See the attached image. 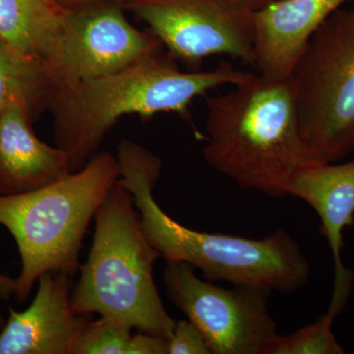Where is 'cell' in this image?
<instances>
[{
	"mask_svg": "<svg viewBox=\"0 0 354 354\" xmlns=\"http://www.w3.org/2000/svg\"><path fill=\"white\" fill-rule=\"evenodd\" d=\"M116 157L95 153L80 171L38 190L0 196V225L17 244L21 272L15 297L23 304L46 272L72 278L80 269L84 237L109 191L120 179Z\"/></svg>",
	"mask_w": 354,
	"mask_h": 354,
	"instance_id": "5b68a950",
	"label": "cell"
},
{
	"mask_svg": "<svg viewBox=\"0 0 354 354\" xmlns=\"http://www.w3.org/2000/svg\"><path fill=\"white\" fill-rule=\"evenodd\" d=\"M290 196L307 203L321 221V234L329 242L335 261V288L332 302L344 307L353 274L342 262V232L354 225V158L349 162L312 164L298 172Z\"/></svg>",
	"mask_w": 354,
	"mask_h": 354,
	"instance_id": "7c38bea8",
	"label": "cell"
},
{
	"mask_svg": "<svg viewBox=\"0 0 354 354\" xmlns=\"http://www.w3.org/2000/svg\"><path fill=\"white\" fill-rule=\"evenodd\" d=\"M167 354H211V351L201 330L190 320H180L169 339Z\"/></svg>",
	"mask_w": 354,
	"mask_h": 354,
	"instance_id": "ac0fdd59",
	"label": "cell"
},
{
	"mask_svg": "<svg viewBox=\"0 0 354 354\" xmlns=\"http://www.w3.org/2000/svg\"><path fill=\"white\" fill-rule=\"evenodd\" d=\"M158 258L142 230L131 193L118 180L95 216L90 252L72 290V310L169 339L176 322L153 279Z\"/></svg>",
	"mask_w": 354,
	"mask_h": 354,
	"instance_id": "277c9868",
	"label": "cell"
},
{
	"mask_svg": "<svg viewBox=\"0 0 354 354\" xmlns=\"http://www.w3.org/2000/svg\"><path fill=\"white\" fill-rule=\"evenodd\" d=\"M124 8L193 71L215 55L255 64L256 10L245 0H127Z\"/></svg>",
	"mask_w": 354,
	"mask_h": 354,
	"instance_id": "ba28073f",
	"label": "cell"
},
{
	"mask_svg": "<svg viewBox=\"0 0 354 354\" xmlns=\"http://www.w3.org/2000/svg\"><path fill=\"white\" fill-rule=\"evenodd\" d=\"M252 75L230 65L183 72L174 58L160 51L111 75L62 84L50 108L55 145L66 153L71 172L80 171L123 116L137 114L148 120L157 113H176L188 118L195 97Z\"/></svg>",
	"mask_w": 354,
	"mask_h": 354,
	"instance_id": "7a4b0ae2",
	"label": "cell"
},
{
	"mask_svg": "<svg viewBox=\"0 0 354 354\" xmlns=\"http://www.w3.org/2000/svg\"><path fill=\"white\" fill-rule=\"evenodd\" d=\"M29 114L11 106L0 115V196H17L71 174L62 149L35 134Z\"/></svg>",
	"mask_w": 354,
	"mask_h": 354,
	"instance_id": "4fadbf2b",
	"label": "cell"
},
{
	"mask_svg": "<svg viewBox=\"0 0 354 354\" xmlns=\"http://www.w3.org/2000/svg\"><path fill=\"white\" fill-rule=\"evenodd\" d=\"M288 81L311 162L354 152V10L337 9L323 23Z\"/></svg>",
	"mask_w": 354,
	"mask_h": 354,
	"instance_id": "8992f818",
	"label": "cell"
},
{
	"mask_svg": "<svg viewBox=\"0 0 354 354\" xmlns=\"http://www.w3.org/2000/svg\"><path fill=\"white\" fill-rule=\"evenodd\" d=\"M31 305L10 309L0 333V354H78L91 315L72 310L73 278L46 272Z\"/></svg>",
	"mask_w": 354,
	"mask_h": 354,
	"instance_id": "30bf717a",
	"label": "cell"
},
{
	"mask_svg": "<svg viewBox=\"0 0 354 354\" xmlns=\"http://www.w3.org/2000/svg\"><path fill=\"white\" fill-rule=\"evenodd\" d=\"M348 0H274L254 14L255 64L261 76L290 79L307 44Z\"/></svg>",
	"mask_w": 354,
	"mask_h": 354,
	"instance_id": "8fae6325",
	"label": "cell"
},
{
	"mask_svg": "<svg viewBox=\"0 0 354 354\" xmlns=\"http://www.w3.org/2000/svg\"><path fill=\"white\" fill-rule=\"evenodd\" d=\"M104 1H118L122 2L124 4L127 0H58V2L65 8H74V7L87 6V4Z\"/></svg>",
	"mask_w": 354,
	"mask_h": 354,
	"instance_id": "d6986e66",
	"label": "cell"
},
{
	"mask_svg": "<svg viewBox=\"0 0 354 354\" xmlns=\"http://www.w3.org/2000/svg\"><path fill=\"white\" fill-rule=\"evenodd\" d=\"M65 10L58 0H0V39L50 70L59 48Z\"/></svg>",
	"mask_w": 354,
	"mask_h": 354,
	"instance_id": "5bb4252c",
	"label": "cell"
},
{
	"mask_svg": "<svg viewBox=\"0 0 354 354\" xmlns=\"http://www.w3.org/2000/svg\"><path fill=\"white\" fill-rule=\"evenodd\" d=\"M118 183L131 193L144 234L165 262L187 263L209 281L281 293L304 288L311 268L297 242L283 230L262 239L198 232L165 214L153 196L162 162L145 147L122 140Z\"/></svg>",
	"mask_w": 354,
	"mask_h": 354,
	"instance_id": "6da1fadb",
	"label": "cell"
},
{
	"mask_svg": "<svg viewBox=\"0 0 354 354\" xmlns=\"http://www.w3.org/2000/svg\"><path fill=\"white\" fill-rule=\"evenodd\" d=\"M247 3L250 4L251 6L255 9L256 11L263 8V7L268 6V4L272 3L274 0H245Z\"/></svg>",
	"mask_w": 354,
	"mask_h": 354,
	"instance_id": "ffe728a7",
	"label": "cell"
},
{
	"mask_svg": "<svg viewBox=\"0 0 354 354\" xmlns=\"http://www.w3.org/2000/svg\"><path fill=\"white\" fill-rule=\"evenodd\" d=\"M335 310L329 311L315 323L288 335H279L270 354H342L344 348L335 339L332 327Z\"/></svg>",
	"mask_w": 354,
	"mask_h": 354,
	"instance_id": "e0dca14e",
	"label": "cell"
},
{
	"mask_svg": "<svg viewBox=\"0 0 354 354\" xmlns=\"http://www.w3.org/2000/svg\"><path fill=\"white\" fill-rule=\"evenodd\" d=\"M206 97L207 164L242 189L290 196L295 176L313 162L302 140L290 81L253 74Z\"/></svg>",
	"mask_w": 354,
	"mask_h": 354,
	"instance_id": "3957f363",
	"label": "cell"
},
{
	"mask_svg": "<svg viewBox=\"0 0 354 354\" xmlns=\"http://www.w3.org/2000/svg\"><path fill=\"white\" fill-rule=\"evenodd\" d=\"M194 270L167 262L162 279L169 300L201 330L211 353L270 354L279 335L268 306L271 291L227 290L198 278Z\"/></svg>",
	"mask_w": 354,
	"mask_h": 354,
	"instance_id": "52a82bcc",
	"label": "cell"
},
{
	"mask_svg": "<svg viewBox=\"0 0 354 354\" xmlns=\"http://www.w3.org/2000/svg\"><path fill=\"white\" fill-rule=\"evenodd\" d=\"M132 330L104 317L91 320L78 354H167L169 339Z\"/></svg>",
	"mask_w": 354,
	"mask_h": 354,
	"instance_id": "2e32d148",
	"label": "cell"
},
{
	"mask_svg": "<svg viewBox=\"0 0 354 354\" xmlns=\"http://www.w3.org/2000/svg\"><path fill=\"white\" fill-rule=\"evenodd\" d=\"M124 9L118 1L66 8L57 58L50 67L57 87L111 75L162 51L157 37L135 28Z\"/></svg>",
	"mask_w": 354,
	"mask_h": 354,
	"instance_id": "9c48e42d",
	"label": "cell"
},
{
	"mask_svg": "<svg viewBox=\"0 0 354 354\" xmlns=\"http://www.w3.org/2000/svg\"><path fill=\"white\" fill-rule=\"evenodd\" d=\"M55 90L44 62L0 39V115L11 106H20L35 122L50 111Z\"/></svg>",
	"mask_w": 354,
	"mask_h": 354,
	"instance_id": "9a60e30c",
	"label": "cell"
},
{
	"mask_svg": "<svg viewBox=\"0 0 354 354\" xmlns=\"http://www.w3.org/2000/svg\"><path fill=\"white\" fill-rule=\"evenodd\" d=\"M6 319L2 313L1 306H0V333L3 329L4 325H6Z\"/></svg>",
	"mask_w": 354,
	"mask_h": 354,
	"instance_id": "44dd1931",
	"label": "cell"
}]
</instances>
